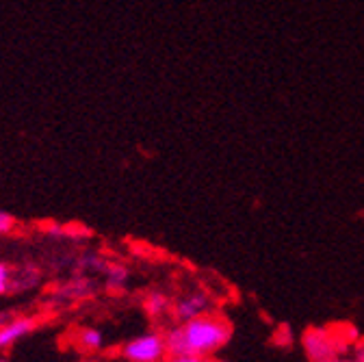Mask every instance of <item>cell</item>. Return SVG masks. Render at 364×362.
<instances>
[{"label": "cell", "instance_id": "obj_1", "mask_svg": "<svg viewBox=\"0 0 364 362\" xmlns=\"http://www.w3.org/2000/svg\"><path fill=\"white\" fill-rule=\"evenodd\" d=\"M228 341H230V324L217 314L196 316V319L180 324L165 334L167 356L193 353L208 358L225 347Z\"/></svg>", "mask_w": 364, "mask_h": 362}, {"label": "cell", "instance_id": "obj_2", "mask_svg": "<svg viewBox=\"0 0 364 362\" xmlns=\"http://www.w3.org/2000/svg\"><path fill=\"white\" fill-rule=\"evenodd\" d=\"M126 362H163L167 358V343L165 334L161 332H146L130 341H126L119 349Z\"/></svg>", "mask_w": 364, "mask_h": 362}, {"label": "cell", "instance_id": "obj_3", "mask_svg": "<svg viewBox=\"0 0 364 362\" xmlns=\"http://www.w3.org/2000/svg\"><path fill=\"white\" fill-rule=\"evenodd\" d=\"M210 308V297L202 291H196V293H187L182 295L173 302V314L178 316L180 324L185 321H191L196 316H202L206 314V310Z\"/></svg>", "mask_w": 364, "mask_h": 362}, {"label": "cell", "instance_id": "obj_4", "mask_svg": "<svg viewBox=\"0 0 364 362\" xmlns=\"http://www.w3.org/2000/svg\"><path fill=\"white\" fill-rule=\"evenodd\" d=\"M304 349H306L310 362H314V360H332V356H334V343H332L330 334L323 332V330L306 332Z\"/></svg>", "mask_w": 364, "mask_h": 362}, {"label": "cell", "instance_id": "obj_5", "mask_svg": "<svg viewBox=\"0 0 364 362\" xmlns=\"http://www.w3.org/2000/svg\"><path fill=\"white\" fill-rule=\"evenodd\" d=\"M35 330V319L31 316H16L11 321L0 324V349H7L14 343L22 341Z\"/></svg>", "mask_w": 364, "mask_h": 362}, {"label": "cell", "instance_id": "obj_6", "mask_svg": "<svg viewBox=\"0 0 364 362\" xmlns=\"http://www.w3.org/2000/svg\"><path fill=\"white\" fill-rule=\"evenodd\" d=\"M76 345L80 351H87V353L100 351L105 347V334L98 328H82L76 334Z\"/></svg>", "mask_w": 364, "mask_h": 362}, {"label": "cell", "instance_id": "obj_7", "mask_svg": "<svg viewBox=\"0 0 364 362\" xmlns=\"http://www.w3.org/2000/svg\"><path fill=\"white\" fill-rule=\"evenodd\" d=\"M169 308V302L163 293H154L150 299H148V312L150 314H161Z\"/></svg>", "mask_w": 364, "mask_h": 362}, {"label": "cell", "instance_id": "obj_8", "mask_svg": "<svg viewBox=\"0 0 364 362\" xmlns=\"http://www.w3.org/2000/svg\"><path fill=\"white\" fill-rule=\"evenodd\" d=\"M11 287V274L5 262H0V295H5Z\"/></svg>", "mask_w": 364, "mask_h": 362}, {"label": "cell", "instance_id": "obj_9", "mask_svg": "<svg viewBox=\"0 0 364 362\" xmlns=\"http://www.w3.org/2000/svg\"><path fill=\"white\" fill-rule=\"evenodd\" d=\"M14 225H16V219H14L9 213L0 211V235H7V233H11V230H14Z\"/></svg>", "mask_w": 364, "mask_h": 362}, {"label": "cell", "instance_id": "obj_10", "mask_svg": "<svg viewBox=\"0 0 364 362\" xmlns=\"http://www.w3.org/2000/svg\"><path fill=\"white\" fill-rule=\"evenodd\" d=\"M167 362H206V358L193 353H176V356H167Z\"/></svg>", "mask_w": 364, "mask_h": 362}, {"label": "cell", "instance_id": "obj_11", "mask_svg": "<svg viewBox=\"0 0 364 362\" xmlns=\"http://www.w3.org/2000/svg\"><path fill=\"white\" fill-rule=\"evenodd\" d=\"M210 362H228V360H221V358H217V360H210Z\"/></svg>", "mask_w": 364, "mask_h": 362}, {"label": "cell", "instance_id": "obj_12", "mask_svg": "<svg viewBox=\"0 0 364 362\" xmlns=\"http://www.w3.org/2000/svg\"><path fill=\"white\" fill-rule=\"evenodd\" d=\"M314 362H334V360H314Z\"/></svg>", "mask_w": 364, "mask_h": 362}, {"label": "cell", "instance_id": "obj_13", "mask_svg": "<svg viewBox=\"0 0 364 362\" xmlns=\"http://www.w3.org/2000/svg\"><path fill=\"white\" fill-rule=\"evenodd\" d=\"M80 362H96V360H80Z\"/></svg>", "mask_w": 364, "mask_h": 362}, {"label": "cell", "instance_id": "obj_14", "mask_svg": "<svg viewBox=\"0 0 364 362\" xmlns=\"http://www.w3.org/2000/svg\"><path fill=\"white\" fill-rule=\"evenodd\" d=\"M0 362H5V360H0Z\"/></svg>", "mask_w": 364, "mask_h": 362}]
</instances>
